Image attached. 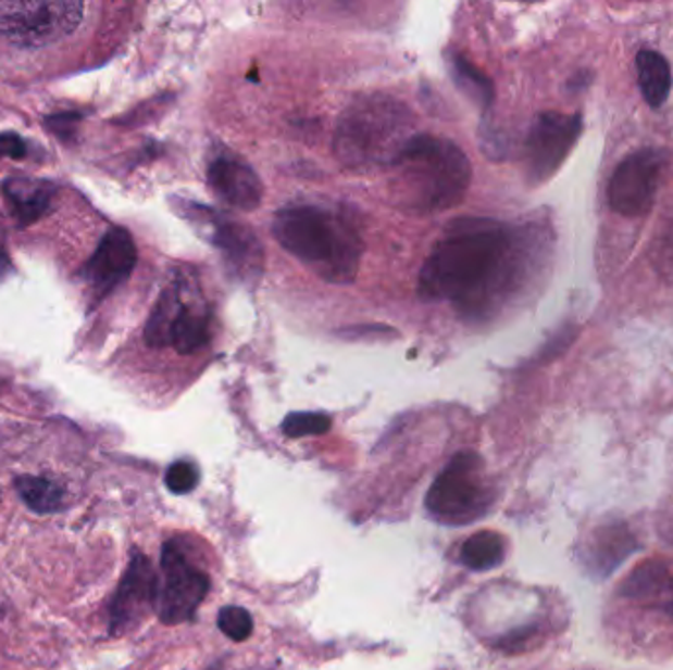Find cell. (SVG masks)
Masks as SVG:
<instances>
[{
	"label": "cell",
	"instance_id": "9c48e42d",
	"mask_svg": "<svg viewBox=\"0 0 673 670\" xmlns=\"http://www.w3.org/2000/svg\"><path fill=\"white\" fill-rule=\"evenodd\" d=\"M581 130L583 121L579 114H538L526 140V172L534 186L548 181L560 169Z\"/></svg>",
	"mask_w": 673,
	"mask_h": 670
},
{
	"label": "cell",
	"instance_id": "8992f818",
	"mask_svg": "<svg viewBox=\"0 0 673 670\" xmlns=\"http://www.w3.org/2000/svg\"><path fill=\"white\" fill-rule=\"evenodd\" d=\"M84 16L82 0L0 2V36L16 48L38 50L72 36Z\"/></svg>",
	"mask_w": 673,
	"mask_h": 670
},
{
	"label": "cell",
	"instance_id": "4316f807",
	"mask_svg": "<svg viewBox=\"0 0 673 670\" xmlns=\"http://www.w3.org/2000/svg\"><path fill=\"white\" fill-rule=\"evenodd\" d=\"M0 154L12 157V160H22V157L28 155V144L16 132H2L0 135Z\"/></svg>",
	"mask_w": 673,
	"mask_h": 670
},
{
	"label": "cell",
	"instance_id": "52a82bcc",
	"mask_svg": "<svg viewBox=\"0 0 673 670\" xmlns=\"http://www.w3.org/2000/svg\"><path fill=\"white\" fill-rule=\"evenodd\" d=\"M155 611L162 623L177 625L196 616L197 608L208 598L211 580L197 567L177 541H167L160 560Z\"/></svg>",
	"mask_w": 673,
	"mask_h": 670
},
{
	"label": "cell",
	"instance_id": "f546056e",
	"mask_svg": "<svg viewBox=\"0 0 673 670\" xmlns=\"http://www.w3.org/2000/svg\"><path fill=\"white\" fill-rule=\"evenodd\" d=\"M4 266H9V260H7V254L0 248V268H4Z\"/></svg>",
	"mask_w": 673,
	"mask_h": 670
},
{
	"label": "cell",
	"instance_id": "2e32d148",
	"mask_svg": "<svg viewBox=\"0 0 673 670\" xmlns=\"http://www.w3.org/2000/svg\"><path fill=\"white\" fill-rule=\"evenodd\" d=\"M622 594L648 602L673 618V577L660 562H646L624 580Z\"/></svg>",
	"mask_w": 673,
	"mask_h": 670
},
{
	"label": "cell",
	"instance_id": "f1b7e54d",
	"mask_svg": "<svg viewBox=\"0 0 673 670\" xmlns=\"http://www.w3.org/2000/svg\"><path fill=\"white\" fill-rule=\"evenodd\" d=\"M209 670H274V669H262V667H237V665H233V660L223 659L219 660L217 665H213Z\"/></svg>",
	"mask_w": 673,
	"mask_h": 670
},
{
	"label": "cell",
	"instance_id": "d6986e66",
	"mask_svg": "<svg viewBox=\"0 0 673 670\" xmlns=\"http://www.w3.org/2000/svg\"><path fill=\"white\" fill-rule=\"evenodd\" d=\"M447 63H449V72H451L457 89L477 106H483V109L490 106L495 99V87L487 75L461 53L449 52Z\"/></svg>",
	"mask_w": 673,
	"mask_h": 670
},
{
	"label": "cell",
	"instance_id": "3957f363",
	"mask_svg": "<svg viewBox=\"0 0 673 670\" xmlns=\"http://www.w3.org/2000/svg\"><path fill=\"white\" fill-rule=\"evenodd\" d=\"M394 189L415 213H441L459 205L471 186V164L451 140L415 135L394 162Z\"/></svg>",
	"mask_w": 673,
	"mask_h": 670
},
{
	"label": "cell",
	"instance_id": "5bb4252c",
	"mask_svg": "<svg viewBox=\"0 0 673 670\" xmlns=\"http://www.w3.org/2000/svg\"><path fill=\"white\" fill-rule=\"evenodd\" d=\"M2 193L11 206L12 215L26 227L50 213L53 197H55V187L42 179L9 177L2 184Z\"/></svg>",
	"mask_w": 673,
	"mask_h": 670
},
{
	"label": "cell",
	"instance_id": "8fae6325",
	"mask_svg": "<svg viewBox=\"0 0 673 670\" xmlns=\"http://www.w3.org/2000/svg\"><path fill=\"white\" fill-rule=\"evenodd\" d=\"M158 602V574L150 558L133 553L125 574L109 602V633L119 637L135 630L142 619L154 611Z\"/></svg>",
	"mask_w": 673,
	"mask_h": 670
},
{
	"label": "cell",
	"instance_id": "30bf717a",
	"mask_svg": "<svg viewBox=\"0 0 673 670\" xmlns=\"http://www.w3.org/2000/svg\"><path fill=\"white\" fill-rule=\"evenodd\" d=\"M662 167L663 154L652 148L624 157L614 169L609 184V203L612 211L622 217L646 215L658 195Z\"/></svg>",
	"mask_w": 673,
	"mask_h": 670
},
{
	"label": "cell",
	"instance_id": "d4e9b609",
	"mask_svg": "<svg viewBox=\"0 0 673 670\" xmlns=\"http://www.w3.org/2000/svg\"><path fill=\"white\" fill-rule=\"evenodd\" d=\"M199 470L189 460H177L166 470V485L172 494L184 495L196 490Z\"/></svg>",
	"mask_w": 673,
	"mask_h": 670
},
{
	"label": "cell",
	"instance_id": "5b68a950",
	"mask_svg": "<svg viewBox=\"0 0 673 670\" xmlns=\"http://www.w3.org/2000/svg\"><path fill=\"white\" fill-rule=\"evenodd\" d=\"M495 504V490L483 475L477 453H457L425 495V509L437 523L461 527L487 516Z\"/></svg>",
	"mask_w": 673,
	"mask_h": 670
},
{
	"label": "cell",
	"instance_id": "484cf974",
	"mask_svg": "<svg viewBox=\"0 0 673 670\" xmlns=\"http://www.w3.org/2000/svg\"><path fill=\"white\" fill-rule=\"evenodd\" d=\"M652 256L658 271L663 278L673 281V223L663 230L662 237L658 238Z\"/></svg>",
	"mask_w": 673,
	"mask_h": 670
},
{
	"label": "cell",
	"instance_id": "ffe728a7",
	"mask_svg": "<svg viewBox=\"0 0 673 670\" xmlns=\"http://www.w3.org/2000/svg\"><path fill=\"white\" fill-rule=\"evenodd\" d=\"M14 490L34 514H58L65 504V490L58 482L42 476H18Z\"/></svg>",
	"mask_w": 673,
	"mask_h": 670
},
{
	"label": "cell",
	"instance_id": "cb8c5ba5",
	"mask_svg": "<svg viewBox=\"0 0 673 670\" xmlns=\"http://www.w3.org/2000/svg\"><path fill=\"white\" fill-rule=\"evenodd\" d=\"M217 623L219 630L233 641H247L254 630V623H252L249 611L239 608V606H227V608L221 609Z\"/></svg>",
	"mask_w": 673,
	"mask_h": 670
},
{
	"label": "cell",
	"instance_id": "277c9868",
	"mask_svg": "<svg viewBox=\"0 0 673 670\" xmlns=\"http://www.w3.org/2000/svg\"><path fill=\"white\" fill-rule=\"evenodd\" d=\"M410 109L390 97H363L342 113L335 154L349 169L390 165L414 138Z\"/></svg>",
	"mask_w": 673,
	"mask_h": 670
},
{
	"label": "cell",
	"instance_id": "7402d4cb",
	"mask_svg": "<svg viewBox=\"0 0 673 670\" xmlns=\"http://www.w3.org/2000/svg\"><path fill=\"white\" fill-rule=\"evenodd\" d=\"M209 317L201 311L184 307L179 313L172 332H170V346H174L179 354H194L201 351L209 342Z\"/></svg>",
	"mask_w": 673,
	"mask_h": 670
},
{
	"label": "cell",
	"instance_id": "6da1fadb",
	"mask_svg": "<svg viewBox=\"0 0 673 670\" xmlns=\"http://www.w3.org/2000/svg\"><path fill=\"white\" fill-rule=\"evenodd\" d=\"M541 242L526 228L490 218H456L420 271L424 301H453L469 317H490L528 283Z\"/></svg>",
	"mask_w": 673,
	"mask_h": 670
},
{
	"label": "cell",
	"instance_id": "83f0119b",
	"mask_svg": "<svg viewBox=\"0 0 673 670\" xmlns=\"http://www.w3.org/2000/svg\"><path fill=\"white\" fill-rule=\"evenodd\" d=\"M77 121H79V114L75 113L53 114V116H48V118H46L48 128L58 136L67 135V130H72L73 126L77 124Z\"/></svg>",
	"mask_w": 673,
	"mask_h": 670
},
{
	"label": "cell",
	"instance_id": "e0dca14e",
	"mask_svg": "<svg viewBox=\"0 0 673 670\" xmlns=\"http://www.w3.org/2000/svg\"><path fill=\"white\" fill-rule=\"evenodd\" d=\"M636 69L646 103L652 109L662 106L672 91V69L668 60L652 50H643L636 58Z\"/></svg>",
	"mask_w": 673,
	"mask_h": 670
},
{
	"label": "cell",
	"instance_id": "7a4b0ae2",
	"mask_svg": "<svg viewBox=\"0 0 673 670\" xmlns=\"http://www.w3.org/2000/svg\"><path fill=\"white\" fill-rule=\"evenodd\" d=\"M272 235L288 254L332 283H351L359 271L363 240L351 220L329 208L286 206L272 220Z\"/></svg>",
	"mask_w": 673,
	"mask_h": 670
},
{
	"label": "cell",
	"instance_id": "ac0fdd59",
	"mask_svg": "<svg viewBox=\"0 0 673 670\" xmlns=\"http://www.w3.org/2000/svg\"><path fill=\"white\" fill-rule=\"evenodd\" d=\"M184 307L186 303L182 301V291L177 283L162 291L160 300L155 301L154 309L150 313V319L146 323L145 339L150 346L154 349L170 346V332Z\"/></svg>",
	"mask_w": 673,
	"mask_h": 670
},
{
	"label": "cell",
	"instance_id": "9a60e30c",
	"mask_svg": "<svg viewBox=\"0 0 673 670\" xmlns=\"http://www.w3.org/2000/svg\"><path fill=\"white\" fill-rule=\"evenodd\" d=\"M636 548V541L624 526H605L593 531L585 548V565L590 572L607 577Z\"/></svg>",
	"mask_w": 673,
	"mask_h": 670
},
{
	"label": "cell",
	"instance_id": "44dd1931",
	"mask_svg": "<svg viewBox=\"0 0 673 670\" xmlns=\"http://www.w3.org/2000/svg\"><path fill=\"white\" fill-rule=\"evenodd\" d=\"M507 557V543L495 531H481L469 536L461 547V560L471 570H493Z\"/></svg>",
	"mask_w": 673,
	"mask_h": 670
},
{
	"label": "cell",
	"instance_id": "603a6c76",
	"mask_svg": "<svg viewBox=\"0 0 673 670\" xmlns=\"http://www.w3.org/2000/svg\"><path fill=\"white\" fill-rule=\"evenodd\" d=\"M332 429V419L325 413L301 412L290 413L282 421V433L290 439H301V437H317L325 434Z\"/></svg>",
	"mask_w": 673,
	"mask_h": 670
},
{
	"label": "cell",
	"instance_id": "4fadbf2b",
	"mask_svg": "<svg viewBox=\"0 0 673 670\" xmlns=\"http://www.w3.org/2000/svg\"><path fill=\"white\" fill-rule=\"evenodd\" d=\"M209 186L213 193L239 211L250 213L259 208L264 197V186L259 174L245 160L235 155L215 157L208 169Z\"/></svg>",
	"mask_w": 673,
	"mask_h": 670
},
{
	"label": "cell",
	"instance_id": "7c38bea8",
	"mask_svg": "<svg viewBox=\"0 0 673 670\" xmlns=\"http://www.w3.org/2000/svg\"><path fill=\"white\" fill-rule=\"evenodd\" d=\"M138 260L136 244L126 228L114 227L101 238L84 266L85 283L101 300L133 274Z\"/></svg>",
	"mask_w": 673,
	"mask_h": 670
},
{
	"label": "cell",
	"instance_id": "ba28073f",
	"mask_svg": "<svg viewBox=\"0 0 673 670\" xmlns=\"http://www.w3.org/2000/svg\"><path fill=\"white\" fill-rule=\"evenodd\" d=\"M177 213H182L187 220L205 230L213 246L223 252L228 266L239 274L245 281H257L264 268V248L252 228L240 225L233 218L223 217L213 208L189 203L179 199Z\"/></svg>",
	"mask_w": 673,
	"mask_h": 670
}]
</instances>
